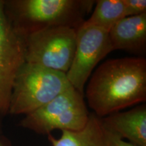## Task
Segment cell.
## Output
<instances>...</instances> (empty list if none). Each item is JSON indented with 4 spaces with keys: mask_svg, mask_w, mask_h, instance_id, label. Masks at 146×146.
Masks as SVG:
<instances>
[{
    "mask_svg": "<svg viewBox=\"0 0 146 146\" xmlns=\"http://www.w3.org/2000/svg\"><path fill=\"white\" fill-rule=\"evenodd\" d=\"M90 17L82 25L95 27L108 33L112 27L127 17L123 0H98Z\"/></svg>",
    "mask_w": 146,
    "mask_h": 146,
    "instance_id": "8fae6325",
    "label": "cell"
},
{
    "mask_svg": "<svg viewBox=\"0 0 146 146\" xmlns=\"http://www.w3.org/2000/svg\"><path fill=\"white\" fill-rule=\"evenodd\" d=\"M71 87L66 73L25 62L15 78L9 114H30Z\"/></svg>",
    "mask_w": 146,
    "mask_h": 146,
    "instance_id": "3957f363",
    "label": "cell"
},
{
    "mask_svg": "<svg viewBox=\"0 0 146 146\" xmlns=\"http://www.w3.org/2000/svg\"><path fill=\"white\" fill-rule=\"evenodd\" d=\"M89 113L83 94L73 87L43 106L25 115L20 125L41 135H49L56 129L79 131L87 125Z\"/></svg>",
    "mask_w": 146,
    "mask_h": 146,
    "instance_id": "277c9868",
    "label": "cell"
},
{
    "mask_svg": "<svg viewBox=\"0 0 146 146\" xmlns=\"http://www.w3.org/2000/svg\"><path fill=\"white\" fill-rule=\"evenodd\" d=\"M0 146H8V144H7L6 142L5 141H3V140L0 137Z\"/></svg>",
    "mask_w": 146,
    "mask_h": 146,
    "instance_id": "5bb4252c",
    "label": "cell"
},
{
    "mask_svg": "<svg viewBox=\"0 0 146 146\" xmlns=\"http://www.w3.org/2000/svg\"><path fill=\"white\" fill-rule=\"evenodd\" d=\"M123 3L127 17L146 13L145 0H123Z\"/></svg>",
    "mask_w": 146,
    "mask_h": 146,
    "instance_id": "7c38bea8",
    "label": "cell"
},
{
    "mask_svg": "<svg viewBox=\"0 0 146 146\" xmlns=\"http://www.w3.org/2000/svg\"><path fill=\"white\" fill-rule=\"evenodd\" d=\"M108 132L127 139L137 146H146V106L141 105L127 111L101 118Z\"/></svg>",
    "mask_w": 146,
    "mask_h": 146,
    "instance_id": "ba28073f",
    "label": "cell"
},
{
    "mask_svg": "<svg viewBox=\"0 0 146 146\" xmlns=\"http://www.w3.org/2000/svg\"><path fill=\"white\" fill-rule=\"evenodd\" d=\"M59 138L47 135L51 146H110L109 135L103 127L101 118L89 114L88 122L79 131H62Z\"/></svg>",
    "mask_w": 146,
    "mask_h": 146,
    "instance_id": "30bf717a",
    "label": "cell"
},
{
    "mask_svg": "<svg viewBox=\"0 0 146 146\" xmlns=\"http://www.w3.org/2000/svg\"><path fill=\"white\" fill-rule=\"evenodd\" d=\"M25 36L14 26L0 0V116L9 113L11 96L18 71L25 63Z\"/></svg>",
    "mask_w": 146,
    "mask_h": 146,
    "instance_id": "8992f818",
    "label": "cell"
},
{
    "mask_svg": "<svg viewBox=\"0 0 146 146\" xmlns=\"http://www.w3.org/2000/svg\"><path fill=\"white\" fill-rule=\"evenodd\" d=\"M112 52L108 33L98 27L82 25L77 30L72 64L66 73L71 85L84 94V87L95 67Z\"/></svg>",
    "mask_w": 146,
    "mask_h": 146,
    "instance_id": "52a82bcc",
    "label": "cell"
},
{
    "mask_svg": "<svg viewBox=\"0 0 146 146\" xmlns=\"http://www.w3.org/2000/svg\"><path fill=\"white\" fill-rule=\"evenodd\" d=\"M96 3L89 0L5 1L14 25L26 36L45 29L68 27L78 30Z\"/></svg>",
    "mask_w": 146,
    "mask_h": 146,
    "instance_id": "7a4b0ae2",
    "label": "cell"
},
{
    "mask_svg": "<svg viewBox=\"0 0 146 146\" xmlns=\"http://www.w3.org/2000/svg\"><path fill=\"white\" fill-rule=\"evenodd\" d=\"M108 133L110 146H137L130 142L125 141L124 139H122L119 137L115 135L114 134Z\"/></svg>",
    "mask_w": 146,
    "mask_h": 146,
    "instance_id": "4fadbf2b",
    "label": "cell"
},
{
    "mask_svg": "<svg viewBox=\"0 0 146 146\" xmlns=\"http://www.w3.org/2000/svg\"><path fill=\"white\" fill-rule=\"evenodd\" d=\"M89 107L100 118L146 100V60L111 59L102 63L86 89Z\"/></svg>",
    "mask_w": 146,
    "mask_h": 146,
    "instance_id": "6da1fadb",
    "label": "cell"
},
{
    "mask_svg": "<svg viewBox=\"0 0 146 146\" xmlns=\"http://www.w3.org/2000/svg\"><path fill=\"white\" fill-rule=\"evenodd\" d=\"M113 51L145 52L146 46V13L127 16L116 23L108 32Z\"/></svg>",
    "mask_w": 146,
    "mask_h": 146,
    "instance_id": "9c48e42d",
    "label": "cell"
},
{
    "mask_svg": "<svg viewBox=\"0 0 146 146\" xmlns=\"http://www.w3.org/2000/svg\"><path fill=\"white\" fill-rule=\"evenodd\" d=\"M77 30L68 27L45 29L25 36L26 62L66 73L76 50Z\"/></svg>",
    "mask_w": 146,
    "mask_h": 146,
    "instance_id": "5b68a950",
    "label": "cell"
}]
</instances>
